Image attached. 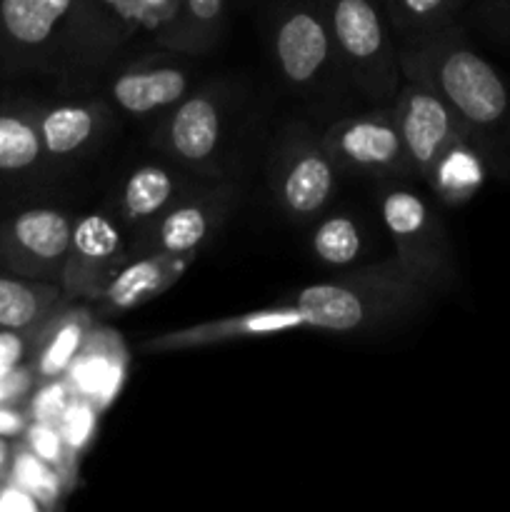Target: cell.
Wrapping results in <instances>:
<instances>
[{
	"label": "cell",
	"instance_id": "2",
	"mask_svg": "<svg viewBox=\"0 0 510 512\" xmlns=\"http://www.w3.org/2000/svg\"><path fill=\"white\" fill-rule=\"evenodd\" d=\"M430 290L398 260L340 270L335 278L305 285L288 298L303 313L305 328L335 335L378 333L418 313Z\"/></svg>",
	"mask_w": 510,
	"mask_h": 512
},
{
	"label": "cell",
	"instance_id": "18",
	"mask_svg": "<svg viewBox=\"0 0 510 512\" xmlns=\"http://www.w3.org/2000/svg\"><path fill=\"white\" fill-rule=\"evenodd\" d=\"M193 88L185 65L163 58H143L125 65L108 85V100L133 118H155L168 113Z\"/></svg>",
	"mask_w": 510,
	"mask_h": 512
},
{
	"label": "cell",
	"instance_id": "8",
	"mask_svg": "<svg viewBox=\"0 0 510 512\" xmlns=\"http://www.w3.org/2000/svg\"><path fill=\"white\" fill-rule=\"evenodd\" d=\"M270 50L280 78L300 93H313L333 73H343L320 0H285L273 13Z\"/></svg>",
	"mask_w": 510,
	"mask_h": 512
},
{
	"label": "cell",
	"instance_id": "7",
	"mask_svg": "<svg viewBox=\"0 0 510 512\" xmlns=\"http://www.w3.org/2000/svg\"><path fill=\"white\" fill-rule=\"evenodd\" d=\"M340 173L320 135L305 125H290L270 153V195L288 220L313 223L333 203Z\"/></svg>",
	"mask_w": 510,
	"mask_h": 512
},
{
	"label": "cell",
	"instance_id": "19",
	"mask_svg": "<svg viewBox=\"0 0 510 512\" xmlns=\"http://www.w3.org/2000/svg\"><path fill=\"white\" fill-rule=\"evenodd\" d=\"M195 258H183V255H135L123 263V268L110 278L103 293L93 305L95 318H118V315L130 313L140 305L150 303L165 290L173 288L185 270L193 265Z\"/></svg>",
	"mask_w": 510,
	"mask_h": 512
},
{
	"label": "cell",
	"instance_id": "17",
	"mask_svg": "<svg viewBox=\"0 0 510 512\" xmlns=\"http://www.w3.org/2000/svg\"><path fill=\"white\" fill-rule=\"evenodd\" d=\"M33 110L50 165L73 163L88 155L113 125V105L105 98L33 105Z\"/></svg>",
	"mask_w": 510,
	"mask_h": 512
},
{
	"label": "cell",
	"instance_id": "9",
	"mask_svg": "<svg viewBox=\"0 0 510 512\" xmlns=\"http://www.w3.org/2000/svg\"><path fill=\"white\" fill-rule=\"evenodd\" d=\"M235 185L210 180L195 193L165 210L153 223L128 235V258L135 255H183L198 258L210 240L223 230L235 205Z\"/></svg>",
	"mask_w": 510,
	"mask_h": 512
},
{
	"label": "cell",
	"instance_id": "26",
	"mask_svg": "<svg viewBox=\"0 0 510 512\" xmlns=\"http://www.w3.org/2000/svg\"><path fill=\"white\" fill-rule=\"evenodd\" d=\"M63 303H68V298L58 283L23 275H0V333L33 328L50 318Z\"/></svg>",
	"mask_w": 510,
	"mask_h": 512
},
{
	"label": "cell",
	"instance_id": "3",
	"mask_svg": "<svg viewBox=\"0 0 510 512\" xmlns=\"http://www.w3.org/2000/svg\"><path fill=\"white\" fill-rule=\"evenodd\" d=\"M378 218L393 258L430 293L455 283V250L430 198L408 180H378Z\"/></svg>",
	"mask_w": 510,
	"mask_h": 512
},
{
	"label": "cell",
	"instance_id": "23",
	"mask_svg": "<svg viewBox=\"0 0 510 512\" xmlns=\"http://www.w3.org/2000/svg\"><path fill=\"white\" fill-rule=\"evenodd\" d=\"M488 175L490 165L485 155L480 153L473 140L465 138L450 145L440 155L438 163L433 165V170H430L423 183L428 185V190L440 203L455 208V205H465L468 200H473L483 190Z\"/></svg>",
	"mask_w": 510,
	"mask_h": 512
},
{
	"label": "cell",
	"instance_id": "35",
	"mask_svg": "<svg viewBox=\"0 0 510 512\" xmlns=\"http://www.w3.org/2000/svg\"><path fill=\"white\" fill-rule=\"evenodd\" d=\"M0 510H5V512H10V510L33 512L35 510L38 512V510H43V505H40L38 500L28 493V490L20 488L18 483H13V480H5V483L0 485Z\"/></svg>",
	"mask_w": 510,
	"mask_h": 512
},
{
	"label": "cell",
	"instance_id": "28",
	"mask_svg": "<svg viewBox=\"0 0 510 512\" xmlns=\"http://www.w3.org/2000/svg\"><path fill=\"white\" fill-rule=\"evenodd\" d=\"M8 480H13L20 488L28 490L43 505V510L55 508L70 488L63 475L53 465L45 463L40 455H35L25 443L13 450V463H10Z\"/></svg>",
	"mask_w": 510,
	"mask_h": 512
},
{
	"label": "cell",
	"instance_id": "10",
	"mask_svg": "<svg viewBox=\"0 0 510 512\" xmlns=\"http://www.w3.org/2000/svg\"><path fill=\"white\" fill-rule=\"evenodd\" d=\"M228 105L225 93L215 85L190 90L178 105L160 115L155 145L173 163L200 178H220Z\"/></svg>",
	"mask_w": 510,
	"mask_h": 512
},
{
	"label": "cell",
	"instance_id": "11",
	"mask_svg": "<svg viewBox=\"0 0 510 512\" xmlns=\"http://www.w3.org/2000/svg\"><path fill=\"white\" fill-rule=\"evenodd\" d=\"M343 173L378 180H413L415 168L393 110H368L335 120L320 133Z\"/></svg>",
	"mask_w": 510,
	"mask_h": 512
},
{
	"label": "cell",
	"instance_id": "14",
	"mask_svg": "<svg viewBox=\"0 0 510 512\" xmlns=\"http://www.w3.org/2000/svg\"><path fill=\"white\" fill-rule=\"evenodd\" d=\"M393 115L418 180L428 178L433 165L450 145L470 138L458 113L435 90L418 80L405 78V83L395 93Z\"/></svg>",
	"mask_w": 510,
	"mask_h": 512
},
{
	"label": "cell",
	"instance_id": "36",
	"mask_svg": "<svg viewBox=\"0 0 510 512\" xmlns=\"http://www.w3.org/2000/svg\"><path fill=\"white\" fill-rule=\"evenodd\" d=\"M30 425L28 410L13 408V405H0V435L3 438H20Z\"/></svg>",
	"mask_w": 510,
	"mask_h": 512
},
{
	"label": "cell",
	"instance_id": "31",
	"mask_svg": "<svg viewBox=\"0 0 510 512\" xmlns=\"http://www.w3.org/2000/svg\"><path fill=\"white\" fill-rule=\"evenodd\" d=\"M75 395L78 393H75L73 385H70V380L65 375L63 378L45 380V383H38V388L33 390L25 410H28L30 420L58 425L60 415L65 413V408H68Z\"/></svg>",
	"mask_w": 510,
	"mask_h": 512
},
{
	"label": "cell",
	"instance_id": "6",
	"mask_svg": "<svg viewBox=\"0 0 510 512\" xmlns=\"http://www.w3.org/2000/svg\"><path fill=\"white\" fill-rule=\"evenodd\" d=\"M80 0H0V78L63 73Z\"/></svg>",
	"mask_w": 510,
	"mask_h": 512
},
{
	"label": "cell",
	"instance_id": "5",
	"mask_svg": "<svg viewBox=\"0 0 510 512\" xmlns=\"http://www.w3.org/2000/svg\"><path fill=\"white\" fill-rule=\"evenodd\" d=\"M173 15L175 0H80L63 75H90L143 33L158 43Z\"/></svg>",
	"mask_w": 510,
	"mask_h": 512
},
{
	"label": "cell",
	"instance_id": "37",
	"mask_svg": "<svg viewBox=\"0 0 510 512\" xmlns=\"http://www.w3.org/2000/svg\"><path fill=\"white\" fill-rule=\"evenodd\" d=\"M13 445L0 435V485L10 478V463H13Z\"/></svg>",
	"mask_w": 510,
	"mask_h": 512
},
{
	"label": "cell",
	"instance_id": "25",
	"mask_svg": "<svg viewBox=\"0 0 510 512\" xmlns=\"http://www.w3.org/2000/svg\"><path fill=\"white\" fill-rule=\"evenodd\" d=\"M33 105L0 108V175L28 178L48 168Z\"/></svg>",
	"mask_w": 510,
	"mask_h": 512
},
{
	"label": "cell",
	"instance_id": "21",
	"mask_svg": "<svg viewBox=\"0 0 510 512\" xmlns=\"http://www.w3.org/2000/svg\"><path fill=\"white\" fill-rule=\"evenodd\" d=\"M308 243L313 258L338 273L375 263L373 253L378 248L370 225L350 210H325L318 215L310 228Z\"/></svg>",
	"mask_w": 510,
	"mask_h": 512
},
{
	"label": "cell",
	"instance_id": "30",
	"mask_svg": "<svg viewBox=\"0 0 510 512\" xmlns=\"http://www.w3.org/2000/svg\"><path fill=\"white\" fill-rule=\"evenodd\" d=\"M98 415L100 410L83 395H75L68 408H65V413L60 415L58 430L75 455L85 453L88 445L93 443L95 428H98Z\"/></svg>",
	"mask_w": 510,
	"mask_h": 512
},
{
	"label": "cell",
	"instance_id": "1",
	"mask_svg": "<svg viewBox=\"0 0 510 512\" xmlns=\"http://www.w3.org/2000/svg\"><path fill=\"white\" fill-rule=\"evenodd\" d=\"M403 78L418 80L458 113L490 165L510 180V83L465 40L455 23L400 38Z\"/></svg>",
	"mask_w": 510,
	"mask_h": 512
},
{
	"label": "cell",
	"instance_id": "32",
	"mask_svg": "<svg viewBox=\"0 0 510 512\" xmlns=\"http://www.w3.org/2000/svg\"><path fill=\"white\" fill-rule=\"evenodd\" d=\"M45 320L28 330H3V333H0V380L8 373H13L18 365L28 363V360L33 358L35 348H38L40 333H43Z\"/></svg>",
	"mask_w": 510,
	"mask_h": 512
},
{
	"label": "cell",
	"instance_id": "29",
	"mask_svg": "<svg viewBox=\"0 0 510 512\" xmlns=\"http://www.w3.org/2000/svg\"><path fill=\"white\" fill-rule=\"evenodd\" d=\"M25 445L33 450L35 455L45 460V463L53 465L60 475L65 478V483H75V470H78V455L68 448V443L60 435L58 425L50 423H38V420H30V425L25 428Z\"/></svg>",
	"mask_w": 510,
	"mask_h": 512
},
{
	"label": "cell",
	"instance_id": "16",
	"mask_svg": "<svg viewBox=\"0 0 510 512\" xmlns=\"http://www.w3.org/2000/svg\"><path fill=\"white\" fill-rule=\"evenodd\" d=\"M210 180L220 178H200L180 168L178 163H143L120 180L118 193L113 195V215L130 235L143 225L153 223L158 215H163L178 200L195 193Z\"/></svg>",
	"mask_w": 510,
	"mask_h": 512
},
{
	"label": "cell",
	"instance_id": "4",
	"mask_svg": "<svg viewBox=\"0 0 510 512\" xmlns=\"http://www.w3.org/2000/svg\"><path fill=\"white\" fill-rule=\"evenodd\" d=\"M340 68L365 98H395L403 80L383 0H320Z\"/></svg>",
	"mask_w": 510,
	"mask_h": 512
},
{
	"label": "cell",
	"instance_id": "20",
	"mask_svg": "<svg viewBox=\"0 0 510 512\" xmlns=\"http://www.w3.org/2000/svg\"><path fill=\"white\" fill-rule=\"evenodd\" d=\"M128 363V345L120 338L118 330L95 325L65 378L70 380L75 393L88 398L103 413L118 398L125 375H128Z\"/></svg>",
	"mask_w": 510,
	"mask_h": 512
},
{
	"label": "cell",
	"instance_id": "13",
	"mask_svg": "<svg viewBox=\"0 0 510 512\" xmlns=\"http://www.w3.org/2000/svg\"><path fill=\"white\" fill-rule=\"evenodd\" d=\"M128 260V230L113 213L93 210L75 218L70 240L68 263H65L63 288L68 300H90L103 293L115 273Z\"/></svg>",
	"mask_w": 510,
	"mask_h": 512
},
{
	"label": "cell",
	"instance_id": "33",
	"mask_svg": "<svg viewBox=\"0 0 510 512\" xmlns=\"http://www.w3.org/2000/svg\"><path fill=\"white\" fill-rule=\"evenodd\" d=\"M38 375H35L33 365L23 363L13 370V373L5 375L0 380V405H13V408H23L28 405L30 395L38 388Z\"/></svg>",
	"mask_w": 510,
	"mask_h": 512
},
{
	"label": "cell",
	"instance_id": "24",
	"mask_svg": "<svg viewBox=\"0 0 510 512\" xmlns=\"http://www.w3.org/2000/svg\"><path fill=\"white\" fill-rule=\"evenodd\" d=\"M225 33V0H175V15L158 45L170 53L205 55Z\"/></svg>",
	"mask_w": 510,
	"mask_h": 512
},
{
	"label": "cell",
	"instance_id": "12",
	"mask_svg": "<svg viewBox=\"0 0 510 512\" xmlns=\"http://www.w3.org/2000/svg\"><path fill=\"white\" fill-rule=\"evenodd\" d=\"M73 225L60 208H28L0 220V265L8 273L58 283L68 263Z\"/></svg>",
	"mask_w": 510,
	"mask_h": 512
},
{
	"label": "cell",
	"instance_id": "15",
	"mask_svg": "<svg viewBox=\"0 0 510 512\" xmlns=\"http://www.w3.org/2000/svg\"><path fill=\"white\" fill-rule=\"evenodd\" d=\"M300 328H305L303 313L293 303L283 300V303L270 305V308L248 310V313H235L228 315V318L190 325V328L168 330V333H160L155 338L145 340L140 350L153 355L185 353V350L238 343V340L270 338V335L290 333V330Z\"/></svg>",
	"mask_w": 510,
	"mask_h": 512
},
{
	"label": "cell",
	"instance_id": "22",
	"mask_svg": "<svg viewBox=\"0 0 510 512\" xmlns=\"http://www.w3.org/2000/svg\"><path fill=\"white\" fill-rule=\"evenodd\" d=\"M95 328V313L90 305H75V300L60 305L43 325L38 348L30 358L40 383L63 378L83 348L85 338Z\"/></svg>",
	"mask_w": 510,
	"mask_h": 512
},
{
	"label": "cell",
	"instance_id": "27",
	"mask_svg": "<svg viewBox=\"0 0 510 512\" xmlns=\"http://www.w3.org/2000/svg\"><path fill=\"white\" fill-rule=\"evenodd\" d=\"M463 3L465 0H383V8L393 33L413 38L455 23Z\"/></svg>",
	"mask_w": 510,
	"mask_h": 512
},
{
	"label": "cell",
	"instance_id": "34",
	"mask_svg": "<svg viewBox=\"0 0 510 512\" xmlns=\"http://www.w3.org/2000/svg\"><path fill=\"white\" fill-rule=\"evenodd\" d=\"M478 13L490 33L510 40V0H485Z\"/></svg>",
	"mask_w": 510,
	"mask_h": 512
}]
</instances>
